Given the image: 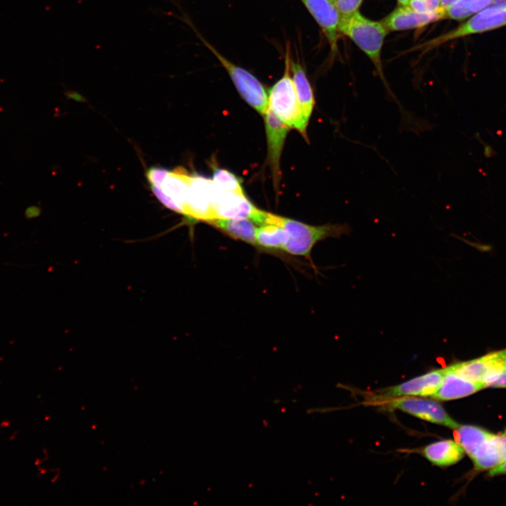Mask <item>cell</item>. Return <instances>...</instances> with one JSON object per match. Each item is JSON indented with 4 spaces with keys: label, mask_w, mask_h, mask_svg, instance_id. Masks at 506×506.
<instances>
[{
    "label": "cell",
    "mask_w": 506,
    "mask_h": 506,
    "mask_svg": "<svg viewBox=\"0 0 506 506\" xmlns=\"http://www.w3.org/2000/svg\"><path fill=\"white\" fill-rule=\"evenodd\" d=\"M422 453L433 465L448 467L459 462L465 453L457 441L445 439L427 445Z\"/></svg>",
    "instance_id": "2e32d148"
},
{
    "label": "cell",
    "mask_w": 506,
    "mask_h": 506,
    "mask_svg": "<svg viewBox=\"0 0 506 506\" xmlns=\"http://www.w3.org/2000/svg\"><path fill=\"white\" fill-rule=\"evenodd\" d=\"M202 41L226 70L243 99L259 113L264 115L268 109V96L262 84L249 72L221 55L205 39Z\"/></svg>",
    "instance_id": "277c9868"
},
{
    "label": "cell",
    "mask_w": 506,
    "mask_h": 506,
    "mask_svg": "<svg viewBox=\"0 0 506 506\" xmlns=\"http://www.w3.org/2000/svg\"><path fill=\"white\" fill-rule=\"evenodd\" d=\"M432 13H439L445 18V11L441 6L440 0H424Z\"/></svg>",
    "instance_id": "484cf974"
},
{
    "label": "cell",
    "mask_w": 506,
    "mask_h": 506,
    "mask_svg": "<svg viewBox=\"0 0 506 506\" xmlns=\"http://www.w3.org/2000/svg\"><path fill=\"white\" fill-rule=\"evenodd\" d=\"M273 217V223L283 227L288 234L283 251L306 258L310 257L312 249L318 242L327 238H340L351 231L348 224L313 226L275 214Z\"/></svg>",
    "instance_id": "6da1fadb"
},
{
    "label": "cell",
    "mask_w": 506,
    "mask_h": 506,
    "mask_svg": "<svg viewBox=\"0 0 506 506\" xmlns=\"http://www.w3.org/2000/svg\"><path fill=\"white\" fill-rule=\"evenodd\" d=\"M458 375L486 387L506 368V349L448 365Z\"/></svg>",
    "instance_id": "8992f818"
},
{
    "label": "cell",
    "mask_w": 506,
    "mask_h": 506,
    "mask_svg": "<svg viewBox=\"0 0 506 506\" xmlns=\"http://www.w3.org/2000/svg\"><path fill=\"white\" fill-rule=\"evenodd\" d=\"M212 209L215 219L249 218L253 221L261 211L245 195L221 190L214 184Z\"/></svg>",
    "instance_id": "9c48e42d"
},
{
    "label": "cell",
    "mask_w": 506,
    "mask_h": 506,
    "mask_svg": "<svg viewBox=\"0 0 506 506\" xmlns=\"http://www.w3.org/2000/svg\"><path fill=\"white\" fill-rule=\"evenodd\" d=\"M407 6L420 13H434L429 11L424 0H410Z\"/></svg>",
    "instance_id": "cb8c5ba5"
},
{
    "label": "cell",
    "mask_w": 506,
    "mask_h": 506,
    "mask_svg": "<svg viewBox=\"0 0 506 506\" xmlns=\"http://www.w3.org/2000/svg\"><path fill=\"white\" fill-rule=\"evenodd\" d=\"M445 375L436 391L431 396L434 399L450 401L472 395L484 388V383L465 379L452 371L448 366L444 368Z\"/></svg>",
    "instance_id": "4fadbf2b"
},
{
    "label": "cell",
    "mask_w": 506,
    "mask_h": 506,
    "mask_svg": "<svg viewBox=\"0 0 506 506\" xmlns=\"http://www.w3.org/2000/svg\"><path fill=\"white\" fill-rule=\"evenodd\" d=\"M488 387L506 388V368L493 381L488 384Z\"/></svg>",
    "instance_id": "d4e9b609"
},
{
    "label": "cell",
    "mask_w": 506,
    "mask_h": 506,
    "mask_svg": "<svg viewBox=\"0 0 506 506\" xmlns=\"http://www.w3.org/2000/svg\"><path fill=\"white\" fill-rule=\"evenodd\" d=\"M319 25L335 52L337 48L340 15L330 0H301Z\"/></svg>",
    "instance_id": "7c38bea8"
},
{
    "label": "cell",
    "mask_w": 506,
    "mask_h": 506,
    "mask_svg": "<svg viewBox=\"0 0 506 506\" xmlns=\"http://www.w3.org/2000/svg\"><path fill=\"white\" fill-rule=\"evenodd\" d=\"M11 424V421L4 420L0 423V427H8Z\"/></svg>",
    "instance_id": "f546056e"
},
{
    "label": "cell",
    "mask_w": 506,
    "mask_h": 506,
    "mask_svg": "<svg viewBox=\"0 0 506 506\" xmlns=\"http://www.w3.org/2000/svg\"><path fill=\"white\" fill-rule=\"evenodd\" d=\"M287 239L288 234L283 227L265 223L257 228L256 247L268 250H283Z\"/></svg>",
    "instance_id": "ffe728a7"
},
{
    "label": "cell",
    "mask_w": 506,
    "mask_h": 506,
    "mask_svg": "<svg viewBox=\"0 0 506 506\" xmlns=\"http://www.w3.org/2000/svg\"><path fill=\"white\" fill-rule=\"evenodd\" d=\"M471 459L476 470H491L506 462V434L492 433Z\"/></svg>",
    "instance_id": "5bb4252c"
},
{
    "label": "cell",
    "mask_w": 506,
    "mask_h": 506,
    "mask_svg": "<svg viewBox=\"0 0 506 506\" xmlns=\"http://www.w3.org/2000/svg\"><path fill=\"white\" fill-rule=\"evenodd\" d=\"M445 375V369L431 370L406 382L385 389L381 398L403 396H432L438 389Z\"/></svg>",
    "instance_id": "30bf717a"
},
{
    "label": "cell",
    "mask_w": 506,
    "mask_h": 506,
    "mask_svg": "<svg viewBox=\"0 0 506 506\" xmlns=\"http://www.w3.org/2000/svg\"><path fill=\"white\" fill-rule=\"evenodd\" d=\"M290 68L302 119L308 126L315 105L313 89L299 61L291 60Z\"/></svg>",
    "instance_id": "e0dca14e"
},
{
    "label": "cell",
    "mask_w": 506,
    "mask_h": 506,
    "mask_svg": "<svg viewBox=\"0 0 506 506\" xmlns=\"http://www.w3.org/2000/svg\"><path fill=\"white\" fill-rule=\"evenodd\" d=\"M455 431L456 441L470 458L492 434L483 428L473 425L460 424Z\"/></svg>",
    "instance_id": "d6986e66"
},
{
    "label": "cell",
    "mask_w": 506,
    "mask_h": 506,
    "mask_svg": "<svg viewBox=\"0 0 506 506\" xmlns=\"http://www.w3.org/2000/svg\"><path fill=\"white\" fill-rule=\"evenodd\" d=\"M338 29L369 57L379 75L384 78L381 51L388 30L382 22L370 20L356 11L340 16Z\"/></svg>",
    "instance_id": "7a4b0ae2"
},
{
    "label": "cell",
    "mask_w": 506,
    "mask_h": 506,
    "mask_svg": "<svg viewBox=\"0 0 506 506\" xmlns=\"http://www.w3.org/2000/svg\"><path fill=\"white\" fill-rule=\"evenodd\" d=\"M460 0H440L441 6L444 11Z\"/></svg>",
    "instance_id": "f1b7e54d"
},
{
    "label": "cell",
    "mask_w": 506,
    "mask_h": 506,
    "mask_svg": "<svg viewBox=\"0 0 506 506\" xmlns=\"http://www.w3.org/2000/svg\"><path fill=\"white\" fill-rule=\"evenodd\" d=\"M439 13H420L408 6H401L387 16L382 23L389 31L418 28L443 18Z\"/></svg>",
    "instance_id": "9a60e30c"
},
{
    "label": "cell",
    "mask_w": 506,
    "mask_h": 506,
    "mask_svg": "<svg viewBox=\"0 0 506 506\" xmlns=\"http://www.w3.org/2000/svg\"><path fill=\"white\" fill-rule=\"evenodd\" d=\"M410 0H398L401 6H407Z\"/></svg>",
    "instance_id": "1f68e13d"
},
{
    "label": "cell",
    "mask_w": 506,
    "mask_h": 506,
    "mask_svg": "<svg viewBox=\"0 0 506 506\" xmlns=\"http://www.w3.org/2000/svg\"><path fill=\"white\" fill-rule=\"evenodd\" d=\"M331 1V0H330Z\"/></svg>",
    "instance_id": "d6a6232c"
},
{
    "label": "cell",
    "mask_w": 506,
    "mask_h": 506,
    "mask_svg": "<svg viewBox=\"0 0 506 506\" xmlns=\"http://www.w3.org/2000/svg\"><path fill=\"white\" fill-rule=\"evenodd\" d=\"M188 184V193L184 216L190 221L207 223L215 219L212 209V180L189 174Z\"/></svg>",
    "instance_id": "ba28073f"
},
{
    "label": "cell",
    "mask_w": 506,
    "mask_h": 506,
    "mask_svg": "<svg viewBox=\"0 0 506 506\" xmlns=\"http://www.w3.org/2000/svg\"><path fill=\"white\" fill-rule=\"evenodd\" d=\"M493 0H460L445 11V17L463 20L486 8Z\"/></svg>",
    "instance_id": "44dd1931"
},
{
    "label": "cell",
    "mask_w": 506,
    "mask_h": 506,
    "mask_svg": "<svg viewBox=\"0 0 506 506\" xmlns=\"http://www.w3.org/2000/svg\"><path fill=\"white\" fill-rule=\"evenodd\" d=\"M230 237L256 247L257 225L249 218L216 219L208 222Z\"/></svg>",
    "instance_id": "ac0fdd59"
},
{
    "label": "cell",
    "mask_w": 506,
    "mask_h": 506,
    "mask_svg": "<svg viewBox=\"0 0 506 506\" xmlns=\"http://www.w3.org/2000/svg\"><path fill=\"white\" fill-rule=\"evenodd\" d=\"M488 8H506V0H493L486 7Z\"/></svg>",
    "instance_id": "83f0119b"
},
{
    "label": "cell",
    "mask_w": 506,
    "mask_h": 506,
    "mask_svg": "<svg viewBox=\"0 0 506 506\" xmlns=\"http://www.w3.org/2000/svg\"><path fill=\"white\" fill-rule=\"evenodd\" d=\"M384 405L390 409L399 410L421 420L443 425L453 429L459 427L436 401L431 399L403 396L390 398Z\"/></svg>",
    "instance_id": "52a82bcc"
},
{
    "label": "cell",
    "mask_w": 506,
    "mask_h": 506,
    "mask_svg": "<svg viewBox=\"0 0 506 506\" xmlns=\"http://www.w3.org/2000/svg\"><path fill=\"white\" fill-rule=\"evenodd\" d=\"M264 116L268 143V160L274 185L278 188L280 180V160L290 127L274 113L269 106Z\"/></svg>",
    "instance_id": "8fae6325"
},
{
    "label": "cell",
    "mask_w": 506,
    "mask_h": 506,
    "mask_svg": "<svg viewBox=\"0 0 506 506\" xmlns=\"http://www.w3.org/2000/svg\"><path fill=\"white\" fill-rule=\"evenodd\" d=\"M212 181L214 186L221 190L245 195L239 179L226 169H216Z\"/></svg>",
    "instance_id": "7402d4cb"
},
{
    "label": "cell",
    "mask_w": 506,
    "mask_h": 506,
    "mask_svg": "<svg viewBox=\"0 0 506 506\" xmlns=\"http://www.w3.org/2000/svg\"><path fill=\"white\" fill-rule=\"evenodd\" d=\"M505 25L506 8H486L455 29L415 46L413 49L427 52L453 39L494 30Z\"/></svg>",
    "instance_id": "5b68a950"
},
{
    "label": "cell",
    "mask_w": 506,
    "mask_h": 506,
    "mask_svg": "<svg viewBox=\"0 0 506 506\" xmlns=\"http://www.w3.org/2000/svg\"><path fill=\"white\" fill-rule=\"evenodd\" d=\"M289 49L285 58L283 77L272 86L268 95V106L290 128L296 129L306 139V129L303 122L295 88L290 72Z\"/></svg>",
    "instance_id": "3957f363"
},
{
    "label": "cell",
    "mask_w": 506,
    "mask_h": 506,
    "mask_svg": "<svg viewBox=\"0 0 506 506\" xmlns=\"http://www.w3.org/2000/svg\"><path fill=\"white\" fill-rule=\"evenodd\" d=\"M18 431H14V432L11 434V436L8 438V441H13V440L15 439V437H16V436L18 435Z\"/></svg>",
    "instance_id": "4dcf8cb0"
},
{
    "label": "cell",
    "mask_w": 506,
    "mask_h": 506,
    "mask_svg": "<svg viewBox=\"0 0 506 506\" xmlns=\"http://www.w3.org/2000/svg\"><path fill=\"white\" fill-rule=\"evenodd\" d=\"M502 474H506V462L502 464L501 465H499L498 467L493 468L491 470H489L488 475L489 476H497V475H502Z\"/></svg>",
    "instance_id": "4316f807"
},
{
    "label": "cell",
    "mask_w": 506,
    "mask_h": 506,
    "mask_svg": "<svg viewBox=\"0 0 506 506\" xmlns=\"http://www.w3.org/2000/svg\"><path fill=\"white\" fill-rule=\"evenodd\" d=\"M340 16L349 15L356 11L363 0H331Z\"/></svg>",
    "instance_id": "603a6c76"
}]
</instances>
